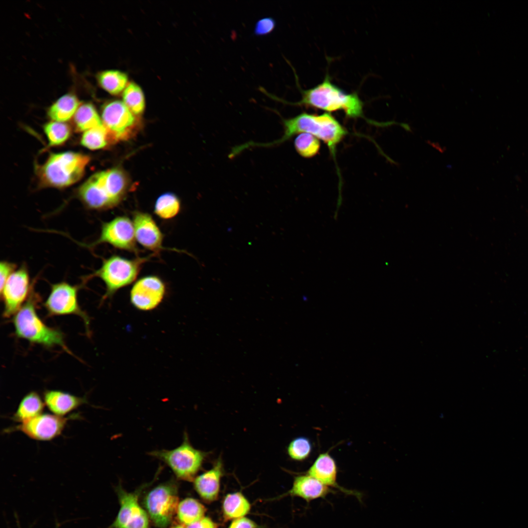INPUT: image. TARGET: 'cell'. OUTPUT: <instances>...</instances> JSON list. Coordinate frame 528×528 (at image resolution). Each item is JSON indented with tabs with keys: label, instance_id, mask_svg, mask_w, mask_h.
I'll list each match as a JSON object with an SVG mask.
<instances>
[{
	"label": "cell",
	"instance_id": "cell-29",
	"mask_svg": "<svg viewBox=\"0 0 528 528\" xmlns=\"http://www.w3.org/2000/svg\"><path fill=\"white\" fill-rule=\"evenodd\" d=\"M110 142L108 132L103 124L84 132L80 140L83 146L91 150L104 148Z\"/></svg>",
	"mask_w": 528,
	"mask_h": 528
},
{
	"label": "cell",
	"instance_id": "cell-33",
	"mask_svg": "<svg viewBox=\"0 0 528 528\" xmlns=\"http://www.w3.org/2000/svg\"><path fill=\"white\" fill-rule=\"evenodd\" d=\"M276 26V21L271 17H264L258 20L254 30L256 36H264L272 32Z\"/></svg>",
	"mask_w": 528,
	"mask_h": 528
},
{
	"label": "cell",
	"instance_id": "cell-36",
	"mask_svg": "<svg viewBox=\"0 0 528 528\" xmlns=\"http://www.w3.org/2000/svg\"><path fill=\"white\" fill-rule=\"evenodd\" d=\"M218 525L211 518L203 517L199 520L186 526L185 528H217Z\"/></svg>",
	"mask_w": 528,
	"mask_h": 528
},
{
	"label": "cell",
	"instance_id": "cell-18",
	"mask_svg": "<svg viewBox=\"0 0 528 528\" xmlns=\"http://www.w3.org/2000/svg\"><path fill=\"white\" fill-rule=\"evenodd\" d=\"M307 474L315 478L329 487H334L348 494L358 497L359 494L345 489L337 483V468L334 459L329 452L320 454L307 472Z\"/></svg>",
	"mask_w": 528,
	"mask_h": 528
},
{
	"label": "cell",
	"instance_id": "cell-35",
	"mask_svg": "<svg viewBox=\"0 0 528 528\" xmlns=\"http://www.w3.org/2000/svg\"><path fill=\"white\" fill-rule=\"evenodd\" d=\"M228 528H258L252 520L245 517L235 519Z\"/></svg>",
	"mask_w": 528,
	"mask_h": 528
},
{
	"label": "cell",
	"instance_id": "cell-5",
	"mask_svg": "<svg viewBox=\"0 0 528 528\" xmlns=\"http://www.w3.org/2000/svg\"><path fill=\"white\" fill-rule=\"evenodd\" d=\"M90 161L87 155L73 152L51 153L36 168L43 187L63 188L78 181Z\"/></svg>",
	"mask_w": 528,
	"mask_h": 528
},
{
	"label": "cell",
	"instance_id": "cell-31",
	"mask_svg": "<svg viewBox=\"0 0 528 528\" xmlns=\"http://www.w3.org/2000/svg\"><path fill=\"white\" fill-rule=\"evenodd\" d=\"M294 145L297 152L305 158L314 156L320 148V140L307 133L299 134L294 140Z\"/></svg>",
	"mask_w": 528,
	"mask_h": 528
},
{
	"label": "cell",
	"instance_id": "cell-14",
	"mask_svg": "<svg viewBox=\"0 0 528 528\" xmlns=\"http://www.w3.org/2000/svg\"><path fill=\"white\" fill-rule=\"evenodd\" d=\"M70 418L41 414L6 431H20L35 440H50L62 433Z\"/></svg>",
	"mask_w": 528,
	"mask_h": 528
},
{
	"label": "cell",
	"instance_id": "cell-24",
	"mask_svg": "<svg viewBox=\"0 0 528 528\" xmlns=\"http://www.w3.org/2000/svg\"><path fill=\"white\" fill-rule=\"evenodd\" d=\"M222 508L225 520H235L246 515L250 510L251 505L241 492H237L225 496Z\"/></svg>",
	"mask_w": 528,
	"mask_h": 528
},
{
	"label": "cell",
	"instance_id": "cell-32",
	"mask_svg": "<svg viewBox=\"0 0 528 528\" xmlns=\"http://www.w3.org/2000/svg\"><path fill=\"white\" fill-rule=\"evenodd\" d=\"M312 449L310 440L306 437H300L290 441L287 448V452L291 459L302 461L309 457Z\"/></svg>",
	"mask_w": 528,
	"mask_h": 528
},
{
	"label": "cell",
	"instance_id": "cell-6",
	"mask_svg": "<svg viewBox=\"0 0 528 528\" xmlns=\"http://www.w3.org/2000/svg\"><path fill=\"white\" fill-rule=\"evenodd\" d=\"M149 455L163 462L177 479L193 482L208 454L194 447L185 432L182 442L178 446L171 450L153 451Z\"/></svg>",
	"mask_w": 528,
	"mask_h": 528
},
{
	"label": "cell",
	"instance_id": "cell-16",
	"mask_svg": "<svg viewBox=\"0 0 528 528\" xmlns=\"http://www.w3.org/2000/svg\"><path fill=\"white\" fill-rule=\"evenodd\" d=\"M132 222L136 241L144 248L157 252L162 248L163 234L152 217L147 213H133Z\"/></svg>",
	"mask_w": 528,
	"mask_h": 528
},
{
	"label": "cell",
	"instance_id": "cell-3",
	"mask_svg": "<svg viewBox=\"0 0 528 528\" xmlns=\"http://www.w3.org/2000/svg\"><path fill=\"white\" fill-rule=\"evenodd\" d=\"M127 179L121 170L113 168L96 173L79 188L78 196L83 204L92 210H101L117 205L127 188Z\"/></svg>",
	"mask_w": 528,
	"mask_h": 528
},
{
	"label": "cell",
	"instance_id": "cell-25",
	"mask_svg": "<svg viewBox=\"0 0 528 528\" xmlns=\"http://www.w3.org/2000/svg\"><path fill=\"white\" fill-rule=\"evenodd\" d=\"M73 119L76 130L83 132L103 124L95 107L89 102L81 103Z\"/></svg>",
	"mask_w": 528,
	"mask_h": 528
},
{
	"label": "cell",
	"instance_id": "cell-23",
	"mask_svg": "<svg viewBox=\"0 0 528 528\" xmlns=\"http://www.w3.org/2000/svg\"><path fill=\"white\" fill-rule=\"evenodd\" d=\"M44 405V401L37 393L30 392L22 399L12 419L21 423L32 418L42 414Z\"/></svg>",
	"mask_w": 528,
	"mask_h": 528
},
{
	"label": "cell",
	"instance_id": "cell-34",
	"mask_svg": "<svg viewBox=\"0 0 528 528\" xmlns=\"http://www.w3.org/2000/svg\"><path fill=\"white\" fill-rule=\"evenodd\" d=\"M16 264L14 263L6 261H3L0 264V289L3 287L4 284L17 269Z\"/></svg>",
	"mask_w": 528,
	"mask_h": 528
},
{
	"label": "cell",
	"instance_id": "cell-12",
	"mask_svg": "<svg viewBox=\"0 0 528 528\" xmlns=\"http://www.w3.org/2000/svg\"><path fill=\"white\" fill-rule=\"evenodd\" d=\"M32 288L28 269L22 265L16 269L0 289L4 317L14 315L27 300Z\"/></svg>",
	"mask_w": 528,
	"mask_h": 528
},
{
	"label": "cell",
	"instance_id": "cell-30",
	"mask_svg": "<svg viewBox=\"0 0 528 528\" xmlns=\"http://www.w3.org/2000/svg\"><path fill=\"white\" fill-rule=\"evenodd\" d=\"M44 131L51 146L63 144L69 138L70 127L65 122L50 121L44 126Z\"/></svg>",
	"mask_w": 528,
	"mask_h": 528
},
{
	"label": "cell",
	"instance_id": "cell-26",
	"mask_svg": "<svg viewBox=\"0 0 528 528\" xmlns=\"http://www.w3.org/2000/svg\"><path fill=\"white\" fill-rule=\"evenodd\" d=\"M206 508L197 500L186 498L179 503L176 515L179 522L186 526L204 517Z\"/></svg>",
	"mask_w": 528,
	"mask_h": 528
},
{
	"label": "cell",
	"instance_id": "cell-37",
	"mask_svg": "<svg viewBox=\"0 0 528 528\" xmlns=\"http://www.w3.org/2000/svg\"><path fill=\"white\" fill-rule=\"evenodd\" d=\"M171 528H184L183 526H182V525H177L173 526Z\"/></svg>",
	"mask_w": 528,
	"mask_h": 528
},
{
	"label": "cell",
	"instance_id": "cell-15",
	"mask_svg": "<svg viewBox=\"0 0 528 528\" xmlns=\"http://www.w3.org/2000/svg\"><path fill=\"white\" fill-rule=\"evenodd\" d=\"M165 286L159 277L149 275L138 279L130 291V300L137 309L148 311L156 308L165 294Z\"/></svg>",
	"mask_w": 528,
	"mask_h": 528
},
{
	"label": "cell",
	"instance_id": "cell-27",
	"mask_svg": "<svg viewBox=\"0 0 528 528\" xmlns=\"http://www.w3.org/2000/svg\"><path fill=\"white\" fill-rule=\"evenodd\" d=\"M122 95L123 103L135 115L143 112L145 107L144 94L137 84L129 82Z\"/></svg>",
	"mask_w": 528,
	"mask_h": 528
},
{
	"label": "cell",
	"instance_id": "cell-1",
	"mask_svg": "<svg viewBox=\"0 0 528 528\" xmlns=\"http://www.w3.org/2000/svg\"><path fill=\"white\" fill-rule=\"evenodd\" d=\"M298 87L302 98L297 102H288L270 93L268 96L285 104L308 107L329 112L342 111L352 118L363 116L364 103L358 94L356 92H346L331 82L328 74L322 83L312 88L302 89L299 85Z\"/></svg>",
	"mask_w": 528,
	"mask_h": 528
},
{
	"label": "cell",
	"instance_id": "cell-8",
	"mask_svg": "<svg viewBox=\"0 0 528 528\" xmlns=\"http://www.w3.org/2000/svg\"><path fill=\"white\" fill-rule=\"evenodd\" d=\"M178 485L174 480L160 484L145 495L143 505L150 520L157 528H167L176 514Z\"/></svg>",
	"mask_w": 528,
	"mask_h": 528
},
{
	"label": "cell",
	"instance_id": "cell-21",
	"mask_svg": "<svg viewBox=\"0 0 528 528\" xmlns=\"http://www.w3.org/2000/svg\"><path fill=\"white\" fill-rule=\"evenodd\" d=\"M81 104L75 94L66 93L48 108L47 115L51 121L65 122L73 117Z\"/></svg>",
	"mask_w": 528,
	"mask_h": 528
},
{
	"label": "cell",
	"instance_id": "cell-4",
	"mask_svg": "<svg viewBox=\"0 0 528 528\" xmlns=\"http://www.w3.org/2000/svg\"><path fill=\"white\" fill-rule=\"evenodd\" d=\"M39 299L32 287L27 300L14 315L13 323L16 336L47 348L59 346L70 353L63 333L47 326L38 316L36 306Z\"/></svg>",
	"mask_w": 528,
	"mask_h": 528
},
{
	"label": "cell",
	"instance_id": "cell-9",
	"mask_svg": "<svg viewBox=\"0 0 528 528\" xmlns=\"http://www.w3.org/2000/svg\"><path fill=\"white\" fill-rule=\"evenodd\" d=\"M79 287L66 282L51 285L44 306L50 316L73 314L80 317L89 332L90 319L80 308L78 300Z\"/></svg>",
	"mask_w": 528,
	"mask_h": 528
},
{
	"label": "cell",
	"instance_id": "cell-28",
	"mask_svg": "<svg viewBox=\"0 0 528 528\" xmlns=\"http://www.w3.org/2000/svg\"><path fill=\"white\" fill-rule=\"evenodd\" d=\"M180 203L173 193H167L159 196L155 203V214L162 219L168 220L176 216L179 212Z\"/></svg>",
	"mask_w": 528,
	"mask_h": 528
},
{
	"label": "cell",
	"instance_id": "cell-20",
	"mask_svg": "<svg viewBox=\"0 0 528 528\" xmlns=\"http://www.w3.org/2000/svg\"><path fill=\"white\" fill-rule=\"evenodd\" d=\"M332 490L330 487L306 474L294 477L292 486L288 494L309 502L324 498Z\"/></svg>",
	"mask_w": 528,
	"mask_h": 528
},
{
	"label": "cell",
	"instance_id": "cell-22",
	"mask_svg": "<svg viewBox=\"0 0 528 528\" xmlns=\"http://www.w3.org/2000/svg\"><path fill=\"white\" fill-rule=\"evenodd\" d=\"M96 79L103 90L114 96L122 93L129 82L128 74L117 69L101 71L97 73Z\"/></svg>",
	"mask_w": 528,
	"mask_h": 528
},
{
	"label": "cell",
	"instance_id": "cell-13",
	"mask_svg": "<svg viewBox=\"0 0 528 528\" xmlns=\"http://www.w3.org/2000/svg\"><path fill=\"white\" fill-rule=\"evenodd\" d=\"M108 243L118 249L137 252L132 221L126 216H118L104 222L98 238L89 245L94 247Z\"/></svg>",
	"mask_w": 528,
	"mask_h": 528
},
{
	"label": "cell",
	"instance_id": "cell-10",
	"mask_svg": "<svg viewBox=\"0 0 528 528\" xmlns=\"http://www.w3.org/2000/svg\"><path fill=\"white\" fill-rule=\"evenodd\" d=\"M147 484L134 492H128L118 484L115 488L120 508L113 523L108 528H150V518L139 502V494Z\"/></svg>",
	"mask_w": 528,
	"mask_h": 528
},
{
	"label": "cell",
	"instance_id": "cell-19",
	"mask_svg": "<svg viewBox=\"0 0 528 528\" xmlns=\"http://www.w3.org/2000/svg\"><path fill=\"white\" fill-rule=\"evenodd\" d=\"M44 404L54 415L64 417L86 402L79 397L60 390H46L43 396Z\"/></svg>",
	"mask_w": 528,
	"mask_h": 528
},
{
	"label": "cell",
	"instance_id": "cell-11",
	"mask_svg": "<svg viewBox=\"0 0 528 528\" xmlns=\"http://www.w3.org/2000/svg\"><path fill=\"white\" fill-rule=\"evenodd\" d=\"M101 119L110 142L125 140L137 128V120L123 101L112 100L105 103L102 109Z\"/></svg>",
	"mask_w": 528,
	"mask_h": 528
},
{
	"label": "cell",
	"instance_id": "cell-17",
	"mask_svg": "<svg viewBox=\"0 0 528 528\" xmlns=\"http://www.w3.org/2000/svg\"><path fill=\"white\" fill-rule=\"evenodd\" d=\"M224 473L222 459L219 457L211 468L195 477L193 481L194 489L203 501L211 503L218 499Z\"/></svg>",
	"mask_w": 528,
	"mask_h": 528
},
{
	"label": "cell",
	"instance_id": "cell-7",
	"mask_svg": "<svg viewBox=\"0 0 528 528\" xmlns=\"http://www.w3.org/2000/svg\"><path fill=\"white\" fill-rule=\"evenodd\" d=\"M148 258L128 259L112 255L105 259L100 267L90 275L98 277L106 286L104 299L110 297L118 290L132 283L136 278L143 264Z\"/></svg>",
	"mask_w": 528,
	"mask_h": 528
},
{
	"label": "cell",
	"instance_id": "cell-2",
	"mask_svg": "<svg viewBox=\"0 0 528 528\" xmlns=\"http://www.w3.org/2000/svg\"><path fill=\"white\" fill-rule=\"evenodd\" d=\"M284 132L281 138L270 142L255 143L257 147L280 145L294 135L307 133L323 141L334 155L336 146L347 134L345 128L330 113L322 114L302 112L292 118L282 119Z\"/></svg>",
	"mask_w": 528,
	"mask_h": 528
}]
</instances>
